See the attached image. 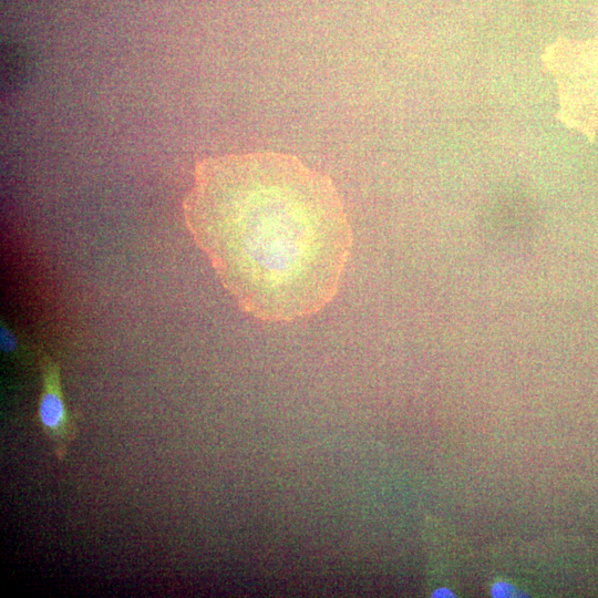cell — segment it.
Returning a JSON list of instances; mask_svg holds the SVG:
<instances>
[{
	"mask_svg": "<svg viewBox=\"0 0 598 598\" xmlns=\"http://www.w3.org/2000/svg\"><path fill=\"white\" fill-rule=\"evenodd\" d=\"M543 61L557 83L559 118L594 137L598 127V39L556 41L545 50Z\"/></svg>",
	"mask_w": 598,
	"mask_h": 598,
	"instance_id": "7a4b0ae2",
	"label": "cell"
},
{
	"mask_svg": "<svg viewBox=\"0 0 598 598\" xmlns=\"http://www.w3.org/2000/svg\"><path fill=\"white\" fill-rule=\"evenodd\" d=\"M1 349L6 353L17 352L18 342L14 334L6 327L1 326L0 332Z\"/></svg>",
	"mask_w": 598,
	"mask_h": 598,
	"instance_id": "277c9868",
	"label": "cell"
},
{
	"mask_svg": "<svg viewBox=\"0 0 598 598\" xmlns=\"http://www.w3.org/2000/svg\"><path fill=\"white\" fill-rule=\"evenodd\" d=\"M41 393L38 403V422L55 457L63 461L76 435V422L64 401L59 363L48 354L40 359Z\"/></svg>",
	"mask_w": 598,
	"mask_h": 598,
	"instance_id": "3957f363",
	"label": "cell"
},
{
	"mask_svg": "<svg viewBox=\"0 0 598 598\" xmlns=\"http://www.w3.org/2000/svg\"><path fill=\"white\" fill-rule=\"evenodd\" d=\"M186 226L241 310L289 322L336 296L351 249L341 198L326 175L274 152L199 161Z\"/></svg>",
	"mask_w": 598,
	"mask_h": 598,
	"instance_id": "6da1fadb",
	"label": "cell"
}]
</instances>
